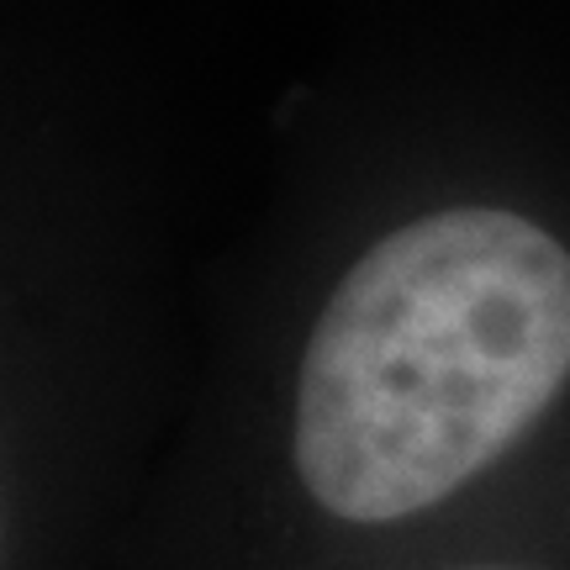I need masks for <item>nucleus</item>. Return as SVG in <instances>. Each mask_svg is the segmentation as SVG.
<instances>
[{"label":"nucleus","mask_w":570,"mask_h":570,"mask_svg":"<svg viewBox=\"0 0 570 570\" xmlns=\"http://www.w3.org/2000/svg\"><path fill=\"white\" fill-rule=\"evenodd\" d=\"M570 381V248L502 206H449L360 254L306 338L291 460L338 523L449 502Z\"/></svg>","instance_id":"f257e3e1"},{"label":"nucleus","mask_w":570,"mask_h":570,"mask_svg":"<svg viewBox=\"0 0 570 570\" xmlns=\"http://www.w3.org/2000/svg\"><path fill=\"white\" fill-rule=\"evenodd\" d=\"M470 570H518V566H470Z\"/></svg>","instance_id":"f03ea898"}]
</instances>
